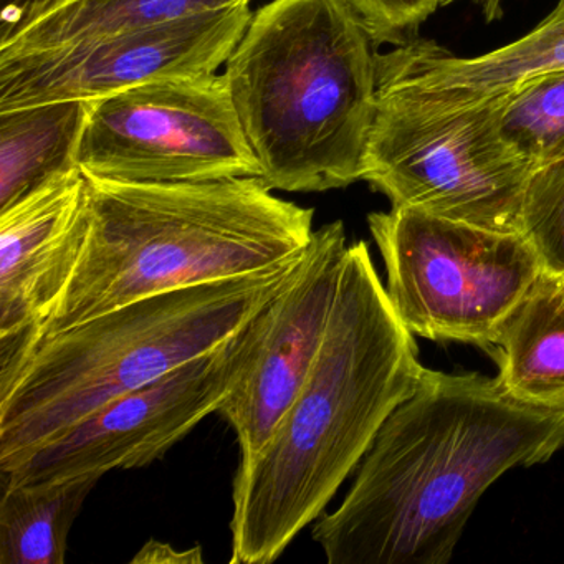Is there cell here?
I'll return each mask as SVG.
<instances>
[{"mask_svg": "<svg viewBox=\"0 0 564 564\" xmlns=\"http://www.w3.org/2000/svg\"><path fill=\"white\" fill-rule=\"evenodd\" d=\"M90 108L67 100L0 111V213L78 167Z\"/></svg>", "mask_w": 564, "mask_h": 564, "instance_id": "9a60e30c", "label": "cell"}, {"mask_svg": "<svg viewBox=\"0 0 564 564\" xmlns=\"http://www.w3.org/2000/svg\"><path fill=\"white\" fill-rule=\"evenodd\" d=\"M100 478L2 484L0 564H64L68 534Z\"/></svg>", "mask_w": 564, "mask_h": 564, "instance_id": "2e32d148", "label": "cell"}, {"mask_svg": "<svg viewBox=\"0 0 564 564\" xmlns=\"http://www.w3.org/2000/svg\"><path fill=\"white\" fill-rule=\"evenodd\" d=\"M508 147L534 170L564 161V70L540 75L491 98Z\"/></svg>", "mask_w": 564, "mask_h": 564, "instance_id": "ac0fdd59", "label": "cell"}, {"mask_svg": "<svg viewBox=\"0 0 564 564\" xmlns=\"http://www.w3.org/2000/svg\"><path fill=\"white\" fill-rule=\"evenodd\" d=\"M351 0H272L226 64L234 107L273 191L362 180L378 113V54Z\"/></svg>", "mask_w": 564, "mask_h": 564, "instance_id": "5b68a950", "label": "cell"}, {"mask_svg": "<svg viewBox=\"0 0 564 564\" xmlns=\"http://www.w3.org/2000/svg\"><path fill=\"white\" fill-rule=\"evenodd\" d=\"M84 256L47 322L31 339L134 300L252 275L300 259L315 210L276 197L262 177L203 183L90 180Z\"/></svg>", "mask_w": 564, "mask_h": 564, "instance_id": "3957f363", "label": "cell"}, {"mask_svg": "<svg viewBox=\"0 0 564 564\" xmlns=\"http://www.w3.org/2000/svg\"><path fill=\"white\" fill-rule=\"evenodd\" d=\"M65 2H68V0H37V9H35L34 19H32V22L37 21V19H41L42 15L48 14V12L55 11V9L64 6Z\"/></svg>", "mask_w": 564, "mask_h": 564, "instance_id": "cb8c5ba5", "label": "cell"}, {"mask_svg": "<svg viewBox=\"0 0 564 564\" xmlns=\"http://www.w3.org/2000/svg\"><path fill=\"white\" fill-rule=\"evenodd\" d=\"M37 0H0V47L11 44L34 19Z\"/></svg>", "mask_w": 564, "mask_h": 564, "instance_id": "44dd1931", "label": "cell"}, {"mask_svg": "<svg viewBox=\"0 0 564 564\" xmlns=\"http://www.w3.org/2000/svg\"><path fill=\"white\" fill-rule=\"evenodd\" d=\"M533 170L501 137L495 100L444 105L379 94L362 181L392 206L520 234Z\"/></svg>", "mask_w": 564, "mask_h": 564, "instance_id": "8992f818", "label": "cell"}, {"mask_svg": "<svg viewBox=\"0 0 564 564\" xmlns=\"http://www.w3.org/2000/svg\"><path fill=\"white\" fill-rule=\"evenodd\" d=\"M77 163L90 180L113 183L260 177L226 74L166 78L91 101Z\"/></svg>", "mask_w": 564, "mask_h": 564, "instance_id": "ba28073f", "label": "cell"}, {"mask_svg": "<svg viewBox=\"0 0 564 564\" xmlns=\"http://www.w3.org/2000/svg\"><path fill=\"white\" fill-rule=\"evenodd\" d=\"M346 252L341 220L315 230L289 285L260 312L256 351L219 409L236 432L240 464L263 451L312 372L328 329Z\"/></svg>", "mask_w": 564, "mask_h": 564, "instance_id": "8fae6325", "label": "cell"}, {"mask_svg": "<svg viewBox=\"0 0 564 564\" xmlns=\"http://www.w3.org/2000/svg\"><path fill=\"white\" fill-rule=\"evenodd\" d=\"M424 371L368 243H352L312 372L263 451L234 478L230 563L279 560L322 517Z\"/></svg>", "mask_w": 564, "mask_h": 564, "instance_id": "7a4b0ae2", "label": "cell"}, {"mask_svg": "<svg viewBox=\"0 0 564 564\" xmlns=\"http://www.w3.org/2000/svg\"><path fill=\"white\" fill-rule=\"evenodd\" d=\"M250 2L252 0H68L29 24L11 44L0 47V57L166 24Z\"/></svg>", "mask_w": 564, "mask_h": 564, "instance_id": "e0dca14e", "label": "cell"}, {"mask_svg": "<svg viewBox=\"0 0 564 564\" xmlns=\"http://www.w3.org/2000/svg\"><path fill=\"white\" fill-rule=\"evenodd\" d=\"M520 234L536 253L541 272L564 279V161L531 173L521 203Z\"/></svg>", "mask_w": 564, "mask_h": 564, "instance_id": "d6986e66", "label": "cell"}, {"mask_svg": "<svg viewBox=\"0 0 564 564\" xmlns=\"http://www.w3.org/2000/svg\"><path fill=\"white\" fill-rule=\"evenodd\" d=\"M260 313L213 351L98 408L9 470L2 484H44L148 467L219 412L246 371Z\"/></svg>", "mask_w": 564, "mask_h": 564, "instance_id": "9c48e42d", "label": "cell"}, {"mask_svg": "<svg viewBox=\"0 0 564 564\" xmlns=\"http://www.w3.org/2000/svg\"><path fill=\"white\" fill-rule=\"evenodd\" d=\"M376 44H404L444 0H351Z\"/></svg>", "mask_w": 564, "mask_h": 564, "instance_id": "ffe728a7", "label": "cell"}, {"mask_svg": "<svg viewBox=\"0 0 564 564\" xmlns=\"http://www.w3.org/2000/svg\"><path fill=\"white\" fill-rule=\"evenodd\" d=\"M249 6L0 57V111L110 97L166 78L217 74L246 34Z\"/></svg>", "mask_w": 564, "mask_h": 564, "instance_id": "30bf717a", "label": "cell"}, {"mask_svg": "<svg viewBox=\"0 0 564 564\" xmlns=\"http://www.w3.org/2000/svg\"><path fill=\"white\" fill-rule=\"evenodd\" d=\"M90 232V181L80 167L0 213V339L31 335L74 279Z\"/></svg>", "mask_w": 564, "mask_h": 564, "instance_id": "7c38bea8", "label": "cell"}, {"mask_svg": "<svg viewBox=\"0 0 564 564\" xmlns=\"http://www.w3.org/2000/svg\"><path fill=\"white\" fill-rule=\"evenodd\" d=\"M564 70V0L530 34L478 57H457L434 42H404L378 55L379 94L444 105L501 97L540 75Z\"/></svg>", "mask_w": 564, "mask_h": 564, "instance_id": "4fadbf2b", "label": "cell"}, {"mask_svg": "<svg viewBox=\"0 0 564 564\" xmlns=\"http://www.w3.org/2000/svg\"><path fill=\"white\" fill-rule=\"evenodd\" d=\"M302 257L144 296L37 338L0 339V471L118 395L232 338L289 285Z\"/></svg>", "mask_w": 564, "mask_h": 564, "instance_id": "277c9868", "label": "cell"}, {"mask_svg": "<svg viewBox=\"0 0 564 564\" xmlns=\"http://www.w3.org/2000/svg\"><path fill=\"white\" fill-rule=\"evenodd\" d=\"M203 550L199 546L193 550L180 551L174 550L171 544L161 543L158 540H150L137 556L131 560L134 564H191L203 563Z\"/></svg>", "mask_w": 564, "mask_h": 564, "instance_id": "7402d4cb", "label": "cell"}, {"mask_svg": "<svg viewBox=\"0 0 564 564\" xmlns=\"http://www.w3.org/2000/svg\"><path fill=\"white\" fill-rule=\"evenodd\" d=\"M494 346L511 395L564 405V279L541 272L498 325Z\"/></svg>", "mask_w": 564, "mask_h": 564, "instance_id": "5bb4252c", "label": "cell"}, {"mask_svg": "<svg viewBox=\"0 0 564 564\" xmlns=\"http://www.w3.org/2000/svg\"><path fill=\"white\" fill-rule=\"evenodd\" d=\"M386 293L412 335L494 346L498 325L541 273L518 232H495L392 206L368 217Z\"/></svg>", "mask_w": 564, "mask_h": 564, "instance_id": "52a82bcc", "label": "cell"}, {"mask_svg": "<svg viewBox=\"0 0 564 564\" xmlns=\"http://www.w3.org/2000/svg\"><path fill=\"white\" fill-rule=\"evenodd\" d=\"M452 2H457V0H444L442 6H448L452 4ZM474 2L475 4L480 6L487 21H494V19L500 18L503 0H474Z\"/></svg>", "mask_w": 564, "mask_h": 564, "instance_id": "603a6c76", "label": "cell"}, {"mask_svg": "<svg viewBox=\"0 0 564 564\" xmlns=\"http://www.w3.org/2000/svg\"><path fill=\"white\" fill-rule=\"evenodd\" d=\"M563 445L564 405L521 401L498 376L425 369L313 540L329 564L448 563L487 488Z\"/></svg>", "mask_w": 564, "mask_h": 564, "instance_id": "6da1fadb", "label": "cell"}]
</instances>
